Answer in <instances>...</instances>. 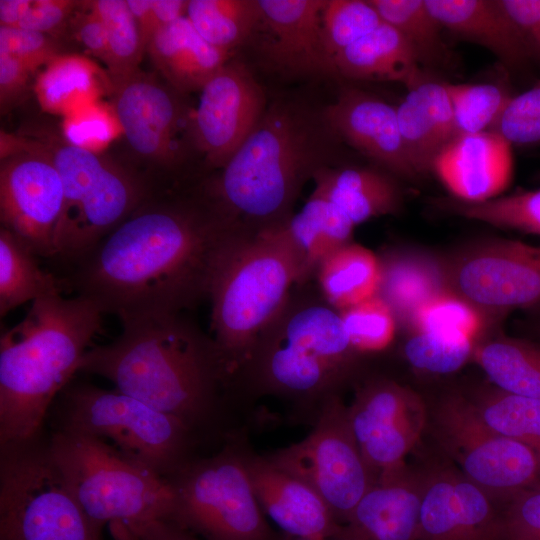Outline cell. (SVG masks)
<instances>
[{
    "instance_id": "31",
    "label": "cell",
    "mask_w": 540,
    "mask_h": 540,
    "mask_svg": "<svg viewBox=\"0 0 540 540\" xmlns=\"http://www.w3.org/2000/svg\"><path fill=\"white\" fill-rule=\"evenodd\" d=\"M332 69L348 79L396 81L407 88L424 78L411 46L384 22L340 52Z\"/></svg>"
},
{
    "instance_id": "10",
    "label": "cell",
    "mask_w": 540,
    "mask_h": 540,
    "mask_svg": "<svg viewBox=\"0 0 540 540\" xmlns=\"http://www.w3.org/2000/svg\"><path fill=\"white\" fill-rule=\"evenodd\" d=\"M72 495L44 430L0 445V540H104Z\"/></svg>"
},
{
    "instance_id": "40",
    "label": "cell",
    "mask_w": 540,
    "mask_h": 540,
    "mask_svg": "<svg viewBox=\"0 0 540 540\" xmlns=\"http://www.w3.org/2000/svg\"><path fill=\"white\" fill-rule=\"evenodd\" d=\"M103 22L108 39V78L115 84L138 70L146 53L140 31L127 0L88 1Z\"/></svg>"
},
{
    "instance_id": "58",
    "label": "cell",
    "mask_w": 540,
    "mask_h": 540,
    "mask_svg": "<svg viewBox=\"0 0 540 540\" xmlns=\"http://www.w3.org/2000/svg\"><path fill=\"white\" fill-rule=\"evenodd\" d=\"M345 530H346V528H345ZM277 540H315V539H305V538H298V537H293V536L286 535L285 537L277 538ZM322 540H359V539L352 536L347 531H345V534L343 536H341V537L332 538V539H322Z\"/></svg>"
},
{
    "instance_id": "57",
    "label": "cell",
    "mask_w": 540,
    "mask_h": 540,
    "mask_svg": "<svg viewBox=\"0 0 540 540\" xmlns=\"http://www.w3.org/2000/svg\"><path fill=\"white\" fill-rule=\"evenodd\" d=\"M518 326L540 340V305L524 311V317L519 321Z\"/></svg>"
},
{
    "instance_id": "41",
    "label": "cell",
    "mask_w": 540,
    "mask_h": 540,
    "mask_svg": "<svg viewBox=\"0 0 540 540\" xmlns=\"http://www.w3.org/2000/svg\"><path fill=\"white\" fill-rule=\"evenodd\" d=\"M450 97L455 138L490 130L512 97L507 89L494 83H446Z\"/></svg>"
},
{
    "instance_id": "27",
    "label": "cell",
    "mask_w": 540,
    "mask_h": 540,
    "mask_svg": "<svg viewBox=\"0 0 540 540\" xmlns=\"http://www.w3.org/2000/svg\"><path fill=\"white\" fill-rule=\"evenodd\" d=\"M146 53L161 78L181 94L200 91L230 56L204 40L187 16L157 31Z\"/></svg>"
},
{
    "instance_id": "19",
    "label": "cell",
    "mask_w": 540,
    "mask_h": 540,
    "mask_svg": "<svg viewBox=\"0 0 540 540\" xmlns=\"http://www.w3.org/2000/svg\"><path fill=\"white\" fill-rule=\"evenodd\" d=\"M418 540H504L502 512L453 468L425 472Z\"/></svg>"
},
{
    "instance_id": "47",
    "label": "cell",
    "mask_w": 540,
    "mask_h": 540,
    "mask_svg": "<svg viewBox=\"0 0 540 540\" xmlns=\"http://www.w3.org/2000/svg\"><path fill=\"white\" fill-rule=\"evenodd\" d=\"M489 131L511 146L540 143V82L523 93L512 96Z\"/></svg>"
},
{
    "instance_id": "54",
    "label": "cell",
    "mask_w": 540,
    "mask_h": 540,
    "mask_svg": "<svg viewBox=\"0 0 540 540\" xmlns=\"http://www.w3.org/2000/svg\"><path fill=\"white\" fill-rule=\"evenodd\" d=\"M33 74L17 58L0 53V107L2 113L12 108L23 98Z\"/></svg>"
},
{
    "instance_id": "33",
    "label": "cell",
    "mask_w": 540,
    "mask_h": 540,
    "mask_svg": "<svg viewBox=\"0 0 540 540\" xmlns=\"http://www.w3.org/2000/svg\"><path fill=\"white\" fill-rule=\"evenodd\" d=\"M314 279L321 297L342 311L377 295L381 279L379 255L352 241L327 257Z\"/></svg>"
},
{
    "instance_id": "5",
    "label": "cell",
    "mask_w": 540,
    "mask_h": 540,
    "mask_svg": "<svg viewBox=\"0 0 540 540\" xmlns=\"http://www.w3.org/2000/svg\"><path fill=\"white\" fill-rule=\"evenodd\" d=\"M309 285L294 287L237 377L262 393L321 404L352 379L362 355L352 346L339 311Z\"/></svg>"
},
{
    "instance_id": "24",
    "label": "cell",
    "mask_w": 540,
    "mask_h": 540,
    "mask_svg": "<svg viewBox=\"0 0 540 540\" xmlns=\"http://www.w3.org/2000/svg\"><path fill=\"white\" fill-rule=\"evenodd\" d=\"M425 472L403 465L380 474L345 528L359 540H418Z\"/></svg>"
},
{
    "instance_id": "2",
    "label": "cell",
    "mask_w": 540,
    "mask_h": 540,
    "mask_svg": "<svg viewBox=\"0 0 540 540\" xmlns=\"http://www.w3.org/2000/svg\"><path fill=\"white\" fill-rule=\"evenodd\" d=\"M122 328L112 342L89 348L78 372L101 376L194 430L211 419L230 383L211 336L185 313L135 318Z\"/></svg>"
},
{
    "instance_id": "23",
    "label": "cell",
    "mask_w": 540,
    "mask_h": 540,
    "mask_svg": "<svg viewBox=\"0 0 540 540\" xmlns=\"http://www.w3.org/2000/svg\"><path fill=\"white\" fill-rule=\"evenodd\" d=\"M513 170L512 146L488 130L454 138L436 157L432 172L453 198L478 203L501 196Z\"/></svg>"
},
{
    "instance_id": "52",
    "label": "cell",
    "mask_w": 540,
    "mask_h": 540,
    "mask_svg": "<svg viewBox=\"0 0 540 540\" xmlns=\"http://www.w3.org/2000/svg\"><path fill=\"white\" fill-rule=\"evenodd\" d=\"M109 528L114 540H199L196 534L169 519H152L133 525L114 522Z\"/></svg>"
},
{
    "instance_id": "43",
    "label": "cell",
    "mask_w": 540,
    "mask_h": 540,
    "mask_svg": "<svg viewBox=\"0 0 540 540\" xmlns=\"http://www.w3.org/2000/svg\"><path fill=\"white\" fill-rule=\"evenodd\" d=\"M381 23V18L369 0H325L321 30L331 68L334 58L340 52Z\"/></svg>"
},
{
    "instance_id": "11",
    "label": "cell",
    "mask_w": 540,
    "mask_h": 540,
    "mask_svg": "<svg viewBox=\"0 0 540 540\" xmlns=\"http://www.w3.org/2000/svg\"><path fill=\"white\" fill-rule=\"evenodd\" d=\"M172 520L205 540H277L253 490L243 451L190 460L168 478Z\"/></svg>"
},
{
    "instance_id": "53",
    "label": "cell",
    "mask_w": 540,
    "mask_h": 540,
    "mask_svg": "<svg viewBox=\"0 0 540 540\" xmlns=\"http://www.w3.org/2000/svg\"><path fill=\"white\" fill-rule=\"evenodd\" d=\"M529 56L540 58V0H499Z\"/></svg>"
},
{
    "instance_id": "15",
    "label": "cell",
    "mask_w": 540,
    "mask_h": 540,
    "mask_svg": "<svg viewBox=\"0 0 540 540\" xmlns=\"http://www.w3.org/2000/svg\"><path fill=\"white\" fill-rule=\"evenodd\" d=\"M442 258L449 291L486 318L540 305V245L483 238Z\"/></svg>"
},
{
    "instance_id": "29",
    "label": "cell",
    "mask_w": 540,
    "mask_h": 540,
    "mask_svg": "<svg viewBox=\"0 0 540 540\" xmlns=\"http://www.w3.org/2000/svg\"><path fill=\"white\" fill-rule=\"evenodd\" d=\"M354 228L355 225L335 204L312 192L302 209L276 228L297 264L295 287L310 284L321 263L353 241Z\"/></svg>"
},
{
    "instance_id": "18",
    "label": "cell",
    "mask_w": 540,
    "mask_h": 540,
    "mask_svg": "<svg viewBox=\"0 0 540 540\" xmlns=\"http://www.w3.org/2000/svg\"><path fill=\"white\" fill-rule=\"evenodd\" d=\"M348 419L375 479L399 468L420 437L426 410L412 389L386 378L370 379L356 392Z\"/></svg>"
},
{
    "instance_id": "36",
    "label": "cell",
    "mask_w": 540,
    "mask_h": 540,
    "mask_svg": "<svg viewBox=\"0 0 540 540\" xmlns=\"http://www.w3.org/2000/svg\"><path fill=\"white\" fill-rule=\"evenodd\" d=\"M187 18L212 46L230 53L256 32L258 0H189Z\"/></svg>"
},
{
    "instance_id": "13",
    "label": "cell",
    "mask_w": 540,
    "mask_h": 540,
    "mask_svg": "<svg viewBox=\"0 0 540 540\" xmlns=\"http://www.w3.org/2000/svg\"><path fill=\"white\" fill-rule=\"evenodd\" d=\"M113 110L121 133L138 162L136 170L156 188L178 176L187 160L191 115L162 78L139 69L112 85Z\"/></svg>"
},
{
    "instance_id": "42",
    "label": "cell",
    "mask_w": 540,
    "mask_h": 540,
    "mask_svg": "<svg viewBox=\"0 0 540 540\" xmlns=\"http://www.w3.org/2000/svg\"><path fill=\"white\" fill-rule=\"evenodd\" d=\"M403 351L408 363L426 373L448 374L472 359L476 340L447 333L407 332Z\"/></svg>"
},
{
    "instance_id": "9",
    "label": "cell",
    "mask_w": 540,
    "mask_h": 540,
    "mask_svg": "<svg viewBox=\"0 0 540 540\" xmlns=\"http://www.w3.org/2000/svg\"><path fill=\"white\" fill-rule=\"evenodd\" d=\"M50 451L72 495L98 527L170 519L174 492L168 479L97 437L51 432Z\"/></svg>"
},
{
    "instance_id": "34",
    "label": "cell",
    "mask_w": 540,
    "mask_h": 540,
    "mask_svg": "<svg viewBox=\"0 0 540 540\" xmlns=\"http://www.w3.org/2000/svg\"><path fill=\"white\" fill-rule=\"evenodd\" d=\"M104 77L91 59L64 53L37 75L34 91L41 109L65 117L73 111L97 102Z\"/></svg>"
},
{
    "instance_id": "37",
    "label": "cell",
    "mask_w": 540,
    "mask_h": 540,
    "mask_svg": "<svg viewBox=\"0 0 540 540\" xmlns=\"http://www.w3.org/2000/svg\"><path fill=\"white\" fill-rule=\"evenodd\" d=\"M467 397L490 428L526 445L540 461V399L507 393L494 386L479 388Z\"/></svg>"
},
{
    "instance_id": "26",
    "label": "cell",
    "mask_w": 540,
    "mask_h": 540,
    "mask_svg": "<svg viewBox=\"0 0 540 540\" xmlns=\"http://www.w3.org/2000/svg\"><path fill=\"white\" fill-rule=\"evenodd\" d=\"M396 107L407 156L418 176L432 172L438 154L455 138L446 83L423 78Z\"/></svg>"
},
{
    "instance_id": "32",
    "label": "cell",
    "mask_w": 540,
    "mask_h": 540,
    "mask_svg": "<svg viewBox=\"0 0 540 540\" xmlns=\"http://www.w3.org/2000/svg\"><path fill=\"white\" fill-rule=\"evenodd\" d=\"M472 359L494 387L540 399V343L502 333L482 335L476 341Z\"/></svg>"
},
{
    "instance_id": "16",
    "label": "cell",
    "mask_w": 540,
    "mask_h": 540,
    "mask_svg": "<svg viewBox=\"0 0 540 540\" xmlns=\"http://www.w3.org/2000/svg\"><path fill=\"white\" fill-rule=\"evenodd\" d=\"M1 227L37 256L54 258L64 202L60 175L49 153L30 136L1 132Z\"/></svg>"
},
{
    "instance_id": "35",
    "label": "cell",
    "mask_w": 540,
    "mask_h": 540,
    "mask_svg": "<svg viewBox=\"0 0 540 540\" xmlns=\"http://www.w3.org/2000/svg\"><path fill=\"white\" fill-rule=\"evenodd\" d=\"M37 255L16 235L0 228V316L38 298L62 294L64 279L44 271Z\"/></svg>"
},
{
    "instance_id": "30",
    "label": "cell",
    "mask_w": 540,
    "mask_h": 540,
    "mask_svg": "<svg viewBox=\"0 0 540 540\" xmlns=\"http://www.w3.org/2000/svg\"><path fill=\"white\" fill-rule=\"evenodd\" d=\"M313 192L335 204L356 226L399 213L402 191L391 174L363 167L326 166L313 177Z\"/></svg>"
},
{
    "instance_id": "4",
    "label": "cell",
    "mask_w": 540,
    "mask_h": 540,
    "mask_svg": "<svg viewBox=\"0 0 540 540\" xmlns=\"http://www.w3.org/2000/svg\"><path fill=\"white\" fill-rule=\"evenodd\" d=\"M89 300L53 294L38 298L24 319L0 338V445L44 430L50 408L78 372L102 330Z\"/></svg>"
},
{
    "instance_id": "49",
    "label": "cell",
    "mask_w": 540,
    "mask_h": 540,
    "mask_svg": "<svg viewBox=\"0 0 540 540\" xmlns=\"http://www.w3.org/2000/svg\"><path fill=\"white\" fill-rule=\"evenodd\" d=\"M502 520L504 540H540V487L507 502Z\"/></svg>"
},
{
    "instance_id": "28",
    "label": "cell",
    "mask_w": 540,
    "mask_h": 540,
    "mask_svg": "<svg viewBox=\"0 0 540 540\" xmlns=\"http://www.w3.org/2000/svg\"><path fill=\"white\" fill-rule=\"evenodd\" d=\"M425 4L443 29L484 47L506 66L517 67L530 57L499 0H425Z\"/></svg>"
},
{
    "instance_id": "3",
    "label": "cell",
    "mask_w": 540,
    "mask_h": 540,
    "mask_svg": "<svg viewBox=\"0 0 540 540\" xmlns=\"http://www.w3.org/2000/svg\"><path fill=\"white\" fill-rule=\"evenodd\" d=\"M321 123L292 103L276 102L223 168L200 181L234 230L256 235L281 227L305 183L326 163Z\"/></svg>"
},
{
    "instance_id": "6",
    "label": "cell",
    "mask_w": 540,
    "mask_h": 540,
    "mask_svg": "<svg viewBox=\"0 0 540 540\" xmlns=\"http://www.w3.org/2000/svg\"><path fill=\"white\" fill-rule=\"evenodd\" d=\"M298 282L295 258L278 229L234 233L215 269L208 299L211 332L229 381Z\"/></svg>"
},
{
    "instance_id": "21",
    "label": "cell",
    "mask_w": 540,
    "mask_h": 540,
    "mask_svg": "<svg viewBox=\"0 0 540 540\" xmlns=\"http://www.w3.org/2000/svg\"><path fill=\"white\" fill-rule=\"evenodd\" d=\"M264 28V58L292 76L332 74L326 55L321 15L325 0H258Z\"/></svg>"
},
{
    "instance_id": "55",
    "label": "cell",
    "mask_w": 540,
    "mask_h": 540,
    "mask_svg": "<svg viewBox=\"0 0 540 540\" xmlns=\"http://www.w3.org/2000/svg\"><path fill=\"white\" fill-rule=\"evenodd\" d=\"M86 11L77 16L76 36L83 47L107 67L109 46L105 26L97 14L85 1Z\"/></svg>"
},
{
    "instance_id": "48",
    "label": "cell",
    "mask_w": 540,
    "mask_h": 540,
    "mask_svg": "<svg viewBox=\"0 0 540 540\" xmlns=\"http://www.w3.org/2000/svg\"><path fill=\"white\" fill-rule=\"evenodd\" d=\"M0 53L17 58L32 73L64 54L49 34L8 26H0Z\"/></svg>"
},
{
    "instance_id": "25",
    "label": "cell",
    "mask_w": 540,
    "mask_h": 540,
    "mask_svg": "<svg viewBox=\"0 0 540 540\" xmlns=\"http://www.w3.org/2000/svg\"><path fill=\"white\" fill-rule=\"evenodd\" d=\"M381 279L377 295L391 308L398 327L408 331L416 315L449 291L443 258L409 247L379 254Z\"/></svg>"
},
{
    "instance_id": "20",
    "label": "cell",
    "mask_w": 540,
    "mask_h": 540,
    "mask_svg": "<svg viewBox=\"0 0 540 540\" xmlns=\"http://www.w3.org/2000/svg\"><path fill=\"white\" fill-rule=\"evenodd\" d=\"M329 130L394 177L416 179L396 107L356 88L342 89L322 113Z\"/></svg>"
},
{
    "instance_id": "45",
    "label": "cell",
    "mask_w": 540,
    "mask_h": 540,
    "mask_svg": "<svg viewBox=\"0 0 540 540\" xmlns=\"http://www.w3.org/2000/svg\"><path fill=\"white\" fill-rule=\"evenodd\" d=\"M487 326V318L474 306L448 292L427 304L415 317L408 331H432L478 340Z\"/></svg>"
},
{
    "instance_id": "39",
    "label": "cell",
    "mask_w": 540,
    "mask_h": 540,
    "mask_svg": "<svg viewBox=\"0 0 540 540\" xmlns=\"http://www.w3.org/2000/svg\"><path fill=\"white\" fill-rule=\"evenodd\" d=\"M436 205L454 215L504 230L540 235V189L521 191L471 203L453 197Z\"/></svg>"
},
{
    "instance_id": "22",
    "label": "cell",
    "mask_w": 540,
    "mask_h": 540,
    "mask_svg": "<svg viewBox=\"0 0 540 540\" xmlns=\"http://www.w3.org/2000/svg\"><path fill=\"white\" fill-rule=\"evenodd\" d=\"M243 456L261 509L286 535L322 540L345 534V526L308 484L281 470L266 456L244 451Z\"/></svg>"
},
{
    "instance_id": "12",
    "label": "cell",
    "mask_w": 540,
    "mask_h": 540,
    "mask_svg": "<svg viewBox=\"0 0 540 540\" xmlns=\"http://www.w3.org/2000/svg\"><path fill=\"white\" fill-rule=\"evenodd\" d=\"M435 436L456 462L458 471L505 504L518 494L540 487V461L526 445L490 428L467 395L443 396L433 413Z\"/></svg>"
},
{
    "instance_id": "44",
    "label": "cell",
    "mask_w": 540,
    "mask_h": 540,
    "mask_svg": "<svg viewBox=\"0 0 540 540\" xmlns=\"http://www.w3.org/2000/svg\"><path fill=\"white\" fill-rule=\"evenodd\" d=\"M339 313L346 334L360 355L381 352L395 338L398 328L396 318L378 295Z\"/></svg>"
},
{
    "instance_id": "14",
    "label": "cell",
    "mask_w": 540,
    "mask_h": 540,
    "mask_svg": "<svg viewBox=\"0 0 540 540\" xmlns=\"http://www.w3.org/2000/svg\"><path fill=\"white\" fill-rule=\"evenodd\" d=\"M266 458L281 470L308 484L325 501L339 523L374 483L339 395L320 404L317 422L307 437Z\"/></svg>"
},
{
    "instance_id": "8",
    "label": "cell",
    "mask_w": 540,
    "mask_h": 540,
    "mask_svg": "<svg viewBox=\"0 0 540 540\" xmlns=\"http://www.w3.org/2000/svg\"><path fill=\"white\" fill-rule=\"evenodd\" d=\"M46 421L51 432L110 440L124 455L166 479L191 460L193 428L116 389L72 380L53 402Z\"/></svg>"
},
{
    "instance_id": "7",
    "label": "cell",
    "mask_w": 540,
    "mask_h": 540,
    "mask_svg": "<svg viewBox=\"0 0 540 540\" xmlns=\"http://www.w3.org/2000/svg\"><path fill=\"white\" fill-rule=\"evenodd\" d=\"M30 137L49 153L60 175L64 202L54 258L76 264L157 188L131 166L72 145L40 129Z\"/></svg>"
},
{
    "instance_id": "51",
    "label": "cell",
    "mask_w": 540,
    "mask_h": 540,
    "mask_svg": "<svg viewBox=\"0 0 540 540\" xmlns=\"http://www.w3.org/2000/svg\"><path fill=\"white\" fill-rule=\"evenodd\" d=\"M75 0H32L23 19L15 27L51 34L60 29L80 6Z\"/></svg>"
},
{
    "instance_id": "50",
    "label": "cell",
    "mask_w": 540,
    "mask_h": 540,
    "mask_svg": "<svg viewBox=\"0 0 540 540\" xmlns=\"http://www.w3.org/2000/svg\"><path fill=\"white\" fill-rule=\"evenodd\" d=\"M188 2L189 0H127L136 19L145 51L157 31L186 16Z\"/></svg>"
},
{
    "instance_id": "17",
    "label": "cell",
    "mask_w": 540,
    "mask_h": 540,
    "mask_svg": "<svg viewBox=\"0 0 540 540\" xmlns=\"http://www.w3.org/2000/svg\"><path fill=\"white\" fill-rule=\"evenodd\" d=\"M199 92L191 115L192 146L207 167L221 169L261 121L265 95L239 61H228Z\"/></svg>"
},
{
    "instance_id": "56",
    "label": "cell",
    "mask_w": 540,
    "mask_h": 540,
    "mask_svg": "<svg viewBox=\"0 0 540 540\" xmlns=\"http://www.w3.org/2000/svg\"><path fill=\"white\" fill-rule=\"evenodd\" d=\"M31 4L32 0H0V26H17Z\"/></svg>"
},
{
    "instance_id": "1",
    "label": "cell",
    "mask_w": 540,
    "mask_h": 540,
    "mask_svg": "<svg viewBox=\"0 0 540 540\" xmlns=\"http://www.w3.org/2000/svg\"><path fill=\"white\" fill-rule=\"evenodd\" d=\"M234 233L200 182L160 188L73 265L65 286L121 323L185 313L209 297Z\"/></svg>"
},
{
    "instance_id": "46",
    "label": "cell",
    "mask_w": 540,
    "mask_h": 540,
    "mask_svg": "<svg viewBox=\"0 0 540 540\" xmlns=\"http://www.w3.org/2000/svg\"><path fill=\"white\" fill-rule=\"evenodd\" d=\"M120 132L113 108L97 101L63 117L60 134L72 145L100 153Z\"/></svg>"
},
{
    "instance_id": "38",
    "label": "cell",
    "mask_w": 540,
    "mask_h": 540,
    "mask_svg": "<svg viewBox=\"0 0 540 540\" xmlns=\"http://www.w3.org/2000/svg\"><path fill=\"white\" fill-rule=\"evenodd\" d=\"M382 22L395 28L411 46L419 64L440 66L450 52L442 26L429 12L425 0H369Z\"/></svg>"
}]
</instances>
